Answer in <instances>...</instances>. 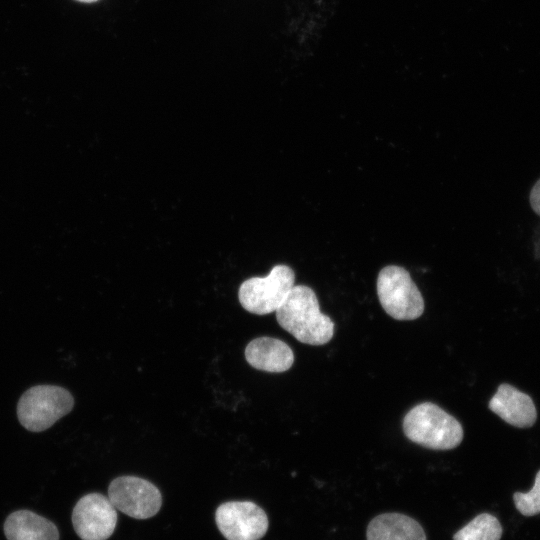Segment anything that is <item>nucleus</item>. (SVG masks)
<instances>
[{"label": "nucleus", "instance_id": "f257e3e1", "mask_svg": "<svg viewBox=\"0 0 540 540\" xmlns=\"http://www.w3.org/2000/svg\"><path fill=\"white\" fill-rule=\"evenodd\" d=\"M275 312L278 324L304 344L323 345L334 334L333 321L320 311L317 296L308 286H294Z\"/></svg>", "mask_w": 540, "mask_h": 540}, {"label": "nucleus", "instance_id": "f03ea898", "mask_svg": "<svg viewBox=\"0 0 540 540\" xmlns=\"http://www.w3.org/2000/svg\"><path fill=\"white\" fill-rule=\"evenodd\" d=\"M403 431L412 442L435 450L453 449L463 439L461 424L431 402L418 404L406 414Z\"/></svg>", "mask_w": 540, "mask_h": 540}, {"label": "nucleus", "instance_id": "7ed1b4c3", "mask_svg": "<svg viewBox=\"0 0 540 540\" xmlns=\"http://www.w3.org/2000/svg\"><path fill=\"white\" fill-rule=\"evenodd\" d=\"M73 406L74 399L68 390L54 385H37L20 397L17 416L24 428L41 432L68 414Z\"/></svg>", "mask_w": 540, "mask_h": 540}, {"label": "nucleus", "instance_id": "20e7f679", "mask_svg": "<svg viewBox=\"0 0 540 540\" xmlns=\"http://www.w3.org/2000/svg\"><path fill=\"white\" fill-rule=\"evenodd\" d=\"M376 286L381 306L392 318L413 320L422 315V294L403 267L388 265L382 268Z\"/></svg>", "mask_w": 540, "mask_h": 540}, {"label": "nucleus", "instance_id": "39448f33", "mask_svg": "<svg viewBox=\"0 0 540 540\" xmlns=\"http://www.w3.org/2000/svg\"><path fill=\"white\" fill-rule=\"evenodd\" d=\"M295 273L287 265H275L266 277H252L239 287L238 298L248 312L265 315L275 312L295 286Z\"/></svg>", "mask_w": 540, "mask_h": 540}, {"label": "nucleus", "instance_id": "423d86ee", "mask_svg": "<svg viewBox=\"0 0 540 540\" xmlns=\"http://www.w3.org/2000/svg\"><path fill=\"white\" fill-rule=\"evenodd\" d=\"M108 498L116 509L136 518L154 516L161 507L162 496L151 482L136 476H120L111 481Z\"/></svg>", "mask_w": 540, "mask_h": 540}, {"label": "nucleus", "instance_id": "0eeeda50", "mask_svg": "<svg viewBox=\"0 0 540 540\" xmlns=\"http://www.w3.org/2000/svg\"><path fill=\"white\" fill-rule=\"evenodd\" d=\"M215 520L227 540H260L269 525L264 510L249 501L221 504L215 512Z\"/></svg>", "mask_w": 540, "mask_h": 540}, {"label": "nucleus", "instance_id": "6e6552de", "mask_svg": "<svg viewBox=\"0 0 540 540\" xmlns=\"http://www.w3.org/2000/svg\"><path fill=\"white\" fill-rule=\"evenodd\" d=\"M72 523L82 540H106L115 530L117 511L108 496L90 493L76 503Z\"/></svg>", "mask_w": 540, "mask_h": 540}, {"label": "nucleus", "instance_id": "1a4fd4ad", "mask_svg": "<svg viewBox=\"0 0 540 540\" xmlns=\"http://www.w3.org/2000/svg\"><path fill=\"white\" fill-rule=\"evenodd\" d=\"M489 409L508 424L519 428L531 427L537 418L531 397L507 383L498 387L489 401Z\"/></svg>", "mask_w": 540, "mask_h": 540}, {"label": "nucleus", "instance_id": "9d476101", "mask_svg": "<svg viewBox=\"0 0 540 540\" xmlns=\"http://www.w3.org/2000/svg\"><path fill=\"white\" fill-rule=\"evenodd\" d=\"M247 362L255 369L280 373L291 368L294 362L292 349L283 341L272 337H258L245 349Z\"/></svg>", "mask_w": 540, "mask_h": 540}, {"label": "nucleus", "instance_id": "9b49d317", "mask_svg": "<svg viewBox=\"0 0 540 540\" xmlns=\"http://www.w3.org/2000/svg\"><path fill=\"white\" fill-rule=\"evenodd\" d=\"M367 540H427L423 527L414 518L397 512L375 516L366 529Z\"/></svg>", "mask_w": 540, "mask_h": 540}, {"label": "nucleus", "instance_id": "f8f14e48", "mask_svg": "<svg viewBox=\"0 0 540 540\" xmlns=\"http://www.w3.org/2000/svg\"><path fill=\"white\" fill-rule=\"evenodd\" d=\"M8 540H59L56 526L46 518L28 510H19L4 523Z\"/></svg>", "mask_w": 540, "mask_h": 540}, {"label": "nucleus", "instance_id": "ddd939ff", "mask_svg": "<svg viewBox=\"0 0 540 540\" xmlns=\"http://www.w3.org/2000/svg\"><path fill=\"white\" fill-rule=\"evenodd\" d=\"M503 530L499 520L481 513L453 535V540H500Z\"/></svg>", "mask_w": 540, "mask_h": 540}, {"label": "nucleus", "instance_id": "4468645a", "mask_svg": "<svg viewBox=\"0 0 540 540\" xmlns=\"http://www.w3.org/2000/svg\"><path fill=\"white\" fill-rule=\"evenodd\" d=\"M513 500L520 514L528 517L540 514V470L536 474L532 489L526 493L515 492Z\"/></svg>", "mask_w": 540, "mask_h": 540}, {"label": "nucleus", "instance_id": "2eb2a0df", "mask_svg": "<svg viewBox=\"0 0 540 540\" xmlns=\"http://www.w3.org/2000/svg\"><path fill=\"white\" fill-rule=\"evenodd\" d=\"M529 203L532 210L540 217V178L535 182L530 190Z\"/></svg>", "mask_w": 540, "mask_h": 540}, {"label": "nucleus", "instance_id": "dca6fc26", "mask_svg": "<svg viewBox=\"0 0 540 540\" xmlns=\"http://www.w3.org/2000/svg\"><path fill=\"white\" fill-rule=\"evenodd\" d=\"M76 1H79L82 3H94V2H97L98 0H76Z\"/></svg>", "mask_w": 540, "mask_h": 540}]
</instances>
